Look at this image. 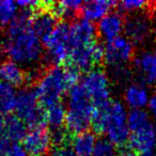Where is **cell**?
Returning <instances> with one entry per match:
<instances>
[{"label": "cell", "instance_id": "35", "mask_svg": "<svg viewBox=\"0 0 156 156\" xmlns=\"http://www.w3.org/2000/svg\"><path fill=\"white\" fill-rule=\"evenodd\" d=\"M0 156H2V154H1V153H0Z\"/></svg>", "mask_w": 156, "mask_h": 156}, {"label": "cell", "instance_id": "29", "mask_svg": "<svg viewBox=\"0 0 156 156\" xmlns=\"http://www.w3.org/2000/svg\"><path fill=\"white\" fill-rule=\"evenodd\" d=\"M92 156H119L115 151V147H113L109 141L106 139L98 141V144L94 150V153Z\"/></svg>", "mask_w": 156, "mask_h": 156}, {"label": "cell", "instance_id": "5", "mask_svg": "<svg viewBox=\"0 0 156 156\" xmlns=\"http://www.w3.org/2000/svg\"><path fill=\"white\" fill-rule=\"evenodd\" d=\"M15 112L30 128L42 127L46 124V111L40 103L34 90L23 89L17 92Z\"/></svg>", "mask_w": 156, "mask_h": 156}, {"label": "cell", "instance_id": "9", "mask_svg": "<svg viewBox=\"0 0 156 156\" xmlns=\"http://www.w3.org/2000/svg\"><path fill=\"white\" fill-rule=\"evenodd\" d=\"M105 50L104 46L98 43L88 46L75 48L71 51L69 57V66L74 67L78 72L87 71L94 69V65L104 61Z\"/></svg>", "mask_w": 156, "mask_h": 156}, {"label": "cell", "instance_id": "23", "mask_svg": "<svg viewBox=\"0 0 156 156\" xmlns=\"http://www.w3.org/2000/svg\"><path fill=\"white\" fill-rule=\"evenodd\" d=\"M17 92L14 87L0 80V115H10L15 111Z\"/></svg>", "mask_w": 156, "mask_h": 156}, {"label": "cell", "instance_id": "7", "mask_svg": "<svg viewBox=\"0 0 156 156\" xmlns=\"http://www.w3.org/2000/svg\"><path fill=\"white\" fill-rule=\"evenodd\" d=\"M81 86L89 95L95 108H100L110 102V80L102 69H90L81 79Z\"/></svg>", "mask_w": 156, "mask_h": 156}, {"label": "cell", "instance_id": "10", "mask_svg": "<svg viewBox=\"0 0 156 156\" xmlns=\"http://www.w3.org/2000/svg\"><path fill=\"white\" fill-rule=\"evenodd\" d=\"M52 143L51 134L45 126L30 128L23 140L29 156H47Z\"/></svg>", "mask_w": 156, "mask_h": 156}, {"label": "cell", "instance_id": "12", "mask_svg": "<svg viewBox=\"0 0 156 156\" xmlns=\"http://www.w3.org/2000/svg\"><path fill=\"white\" fill-rule=\"evenodd\" d=\"M52 2L47 1L45 2L42 9L37 10L33 13L32 20H31V26L35 34L44 42L52 31L58 26V17L51 10Z\"/></svg>", "mask_w": 156, "mask_h": 156}, {"label": "cell", "instance_id": "2", "mask_svg": "<svg viewBox=\"0 0 156 156\" xmlns=\"http://www.w3.org/2000/svg\"><path fill=\"white\" fill-rule=\"evenodd\" d=\"M127 115L124 103L111 100L107 105L95 109L92 120L93 130L96 134H104L113 147H123L130 138Z\"/></svg>", "mask_w": 156, "mask_h": 156}, {"label": "cell", "instance_id": "19", "mask_svg": "<svg viewBox=\"0 0 156 156\" xmlns=\"http://www.w3.org/2000/svg\"><path fill=\"white\" fill-rule=\"evenodd\" d=\"M117 3L108 0H93L83 2V9H81V15L83 16V20L89 22H100L101 20L108 15L111 12Z\"/></svg>", "mask_w": 156, "mask_h": 156}, {"label": "cell", "instance_id": "26", "mask_svg": "<svg viewBox=\"0 0 156 156\" xmlns=\"http://www.w3.org/2000/svg\"><path fill=\"white\" fill-rule=\"evenodd\" d=\"M151 122V115L144 109H130L127 115V126L129 128L130 134Z\"/></svg>", "mask_w": 156, "mask_h": 156}, {"label": "cell", "instance_id": "34", "mask_svg": "<svg viewBox=\"0 0 156 156\" xmlns=\"http://www.w3.org/2000/svg\"><path fill=\"white\" fill-rule=\"evenodd\" d=\"M142 156H156V153L153 152V153H150V154H147V155H142Z\"/></svg>", "mask_w": 156, "mask_h": 156}, {"label": "cell", "instance_id": "1", "mask_svg": "<svg viewBox=\"0 0 156 156\" xmlns=\"http://www.w3.org/2000/svg\"><path fill=\"white\" fill-rule=\"evenodd\" d=\"M33 11L20 10L0 42V52L20 65L31 66L43 56V42L31 26Z\"/></svg>", "mask_w": 156, "mask_h": 156}, {"label": "cell", "instance_id": "20", "mask_svg": "<svg viewBox=\"0 0 156 156\" xmlns=\"http://www.w3.org/2000/svg\"><path fill=\"white\" fill-rule=\"evenodd\" d=\"M98 141L95 134L87 130L75 135L71 145L77 156H92Z\"/></svg>", "mask_w": 156, "mask_h": 156}, {"label": "cell", "instance_id": "33", "mask_svg": "<svg viewBox=\"0 0 156 156\" xmlns=\"http://www.w3.org/2000/svg\"><path fill=\"white\" fill-rule=\"evenodd\" d=\"M119 156H140V155H139L138 153H136L134 150L127 149V150H123V151L119 154Z\"/></svg>", "mask_w": 156, "mask_h": 156}, {"label": "cell", "instance_id": "3", "mask_svg": "<svg viewBox=\"0 0 156 156\" xmlns=\"http://www.w3.org/2000/svg\"><path fill=\"white\" fill-rule=\"evenodd\" d=\"M79 74L72 66L52 65L46 69L37 78L34 92L43 107L60 103V100L78 83Z\"/></svg>", "mask_w": 156, "mask_h": 156}, {"label": "cell", "instance_id": "16", "mask_svg": "<svg viewBox=\"0 0 156 156\" xmlns=\"http://www.w3.org/2000/svg\"><path fill=\"white\" fill-rule=\"evenodd\" d=\"M125 28V20L120 12H110L98 24V33L106 42L121 37Z\"/></svg>", "mask_w": 156, "mask_h": 156}, {"label": "cell", "instance_id": "14", "mask_svg": "<svg viewBox=\"0 0 156 156\" xmlns=\"http://www.w3.org/2000/svg\"><path fill=\"white\" fill-rule=\"evenodd\" d=\"M129 144L132 150L140 156L153 153L156 149V124L150 122L147 125L130 134Z\"/></svg>", "mask_w": 156, "mask_h": 156}, {"label": "cell", "instance_id": "4", "mask_svg": "<svg viewBox=\"0 0 156 156\" xmlns=\"http://www.w3.org/2000/svg\"><path fill=\"white\" fill-rule=\"evenodd\" d=\"M95 106L81 86L75 85L69 91L67 96V112L65 120V129L69 134L78 135L87 132L92 125Z\"/></svg>", "mask_w": 156, "mask_h": 156}, {"label": "cell", "instance_id": "11", "mask_svg": "<svg viewBox=\"0 0 156 156\" xmlns=\"http://www.w3.org/2000/svg\"><path fill=\"white\" fill-rule=\"evenodd\" d=\"M125 37L133 44H143L151 37L152 23L145 14H134L125 20Z\"/></svg>", "mask_w": 156, "mask_h": 156}, {"label": "cell", "instance_id": "13", "mask_svg": "<svg viewBox=\"0 0 156 156\" xmlns=\"http://www.w3.org/2000/svg\"><path fill=\"white\" fill-rule=\"evenodd\" d=\"M98 29L93 23L86 20H78L69 23V44L71 51L75 48L96 43Z\"/></svg>", "mask_w": 156, "mask_h": 156}, {"label": "cell", "instance_id": "30", "mask_svg": "<svg viewBox=\"0 0 156 156\" xmlns=\"http://www.w3.org/2000/svg\"><path fill=\"white\" fill-rule=\"evenodd\" d=\"M47 156H77V155L74 152L72 145H69L66 142V143H63V144L55 145Z\"/></svg>", "mask_w": 156, "mask_h": 156}, {"label": "cell", "instance_id": "28", "mask_svg": "<svg viewBox=\"0 0 156 156\" xmlns=\"http://www.w3.org/2000/svg\"><path fill=\"white\" fill-rule=\"evenodd\" d=\"M151 5V2H147L144 0H125V1H121V2L117 3L120 11L130 13L133 15L138 14L139 12L143 11L145 8H149Z\"/></svg>", "mask_w": 156, "mask_h": 156}, {"label": "cell", "instance_id": "21", "mask_svg": "<svg viewBox=\"0 0 156 156\" xmlns=\"http://www.w3.org/2000/svg\"><path fill=\"white\" fill-rule=\"evenodd\" d=\"M28 133L27 125L17 117V115H8L5 118V138L11 142H20L24 140Z\"/></svg>", "mask_w": 156, "mask_h": 156}, {"label": "cell", "instance_id": "6", "mask_svg": "<svg viewBox=\"0 0 156 156\" xmlns=\"http://www.w3.org/2000/svg\"><path fill=\"white\" fill-rule=\"evenodd\" d=\"M46 56L52 65H60L69 60L71 54L69 23H59L51 34L43 42Z\"/></svg>", "mask_w": 156, "mask_h": 156}, {"label": "cell", "instance_id": "31", "mask_svg": "<svg viewBox=\"0 0 156 156\" xmlns=\"http://www.w3.org/2000/svg\"><path fill=\"white\" fill-rule=\"evenodd\" d=\"M147 112L150 113V115L156 119V90H154L153 93L151 94L150 98L149 104H147Z\"/></svg>", "mask_w": 156, "mask_h": 156}, {"label": "cell", "instance_id": "17", "mask_svg": "<svg viewBox=\"0 0 156 156\" xmlns=\"http://www.w3.org/2000/svg\"><path fill=\"white\" fill-rule=\"evenodd\" d=\"M0 80L15 88L25 85L28 76L22 65L7 60L0 64Z\"/></svg>", "mask_w": 156, "mask_h": 156}, {"label": "cell", "instance_id": "8", "mask_svg": "<svg viewBox=\"0 0 156 156\" xmlns=\"http://www.w3.org/2000/svg\"><path fill=\"white\" fill-rule=\"evenodd\" d=\"M104 61L111 69L124 67L134 57V44L126 37H121L106 42L104 46Z\"/></svg>", "mask_w": 156, "mask_h": 156}, {"label": "cell", "instance_id": "25", "mask_svg": "<svg viewBox=\"0 0 156 156\" xmlns=\"http://www.w3.org/2000/svg\"><path fill=\"white\" fill-rule=\"evenodd\" d=\"M20 13V9L15 1L0 0V26L9 27L15 20Z\"/></svg>", "mask_w": 156, "mask_h": 156}, {"label": "cell", "instance_id": "22", "mask_svg": "<svg viewBox=\"0 0 156 156\" xmlns=\"http://www.w3.org/2000/svg\"><path fill=\"white\" fill-rule=\"evenodd\" d=\"M66 112L67 109L62 103H57L46 108V124L50 127V132L63 129V126H65Z\"/></svg>", "mask_w": 156, "mask_h": 156}, {"label": "cell", "instance_id": "27", "mask_svg": "<svg viewBox=\"0 0 156 156\" xmlns=\"http://www.w3.org/2000/svg\"><path fill=\"white\" fill-rule=\"evenodd\" d=\"M0 153L2 156H29L24 145L20 142H11L5 138L0 140Z\"/></svg>", "mask_w": 156, "mask_h": 156}, {"label": "cell", "instance_id": "32", "mask_svg": "<svg viewBox=\"0 0 156 156\" xmlns=\"http://www.w3.org/2000/svg\"><path fill=\"white\" fill-rule=\"evenodd\" d=\"M5 119L2 115H0V140L5 138Z\"/></svg>", "mask_w": 156, "mask_h": 156}, {"label": "cell", "instance_id": "24", "mask_svg": "<svg viewBox=\"0 0 156 156\" xmlns=\"http://www.w3.org/2000/svg\"><path fill=\"white\" fill-rule=\"evenodd\" d=\"M83 2L80 0H62L59 2H52L51 10L57 17L69 18L81 13Z\"/></svg>", "mask_w": 156, "mask_h": 156}, {"label": "cell", "instance_id": "18", "mask_svg": "<svg viewBox=\"0 0 156 156\" xmlns=\"http://www.w3.org/2000/svg\"><path fill=\"white\" fill-rule=\"evenodd\" d=\"M150 98L151 94L143 83H130L124 91V103L130 109H143L147 107Z\"/></svg>", "mask_w": 156, "mask_h": 156}, {"label": "cell", "instance_id": "15", "mask_svg": "<svg viewBox=\"0 0 156 156\" xmlns=\"http://www.w3.org/2000/svg\"><path fill=\"white\" fill-rule=\"evenodd\" d=\"M134 66L143 83L156 86V49L141 51L135 58Z\"/></svg>", "mask_w": 156, "mask_h": 156}]
</instances>
